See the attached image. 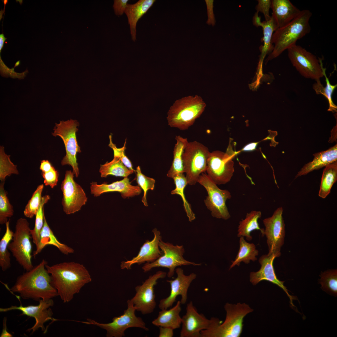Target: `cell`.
Listing matches in <instances>:
<instances>
[{"mask_svg": "<svg viewBox=\"0 0 337 337\" xmlns=\"http://www.w3.org/2000/svg\"><path fill=\"white\" fill-rule=\"evenodd\" d=\"M176 143L173 151V160L171 166L167 174L172 178L175 175L184 173L183 161V155L185 147L188 142V139L180 135L176 136Z\"/></svg>", "mask_w": 337, "mask_h": 337, "instance_id": "29", "label": "cell"}, {"mask_svg": "<svg viewBox=\"0 0 337 337\" xmlns=\"http://www.w3.org/2000/svg\"><path fill=\"white\" fill-rule=\"evenodd\" d=\"M152 231L154 234L153 239L150 241L146 240L136 256L131 260L122 261L120 266L121 269H130L132 265L135 264L140 265L146 262H154L162 255L163 253L159 245L162 240L160 232L156 228Z\"/></svg>", "mask_w": 337, "mask_h": 337, "instance_id": "21", "label": "cell"}, {"mask_svg": "<svg viewBox=\"0 0 337 337\" xmlns=\"http://www.w3.org/2000/svg\"><path fill=\"white\" fill-rule=\"evenodd\" d=\"M207 10L208 19L207 23L209 25L214 26L216 23V20L213 11V0H205Z\"/></svg>", "mask_w": 337, "mask_h": 337, "instance_id": "48", "label": "cell"}, {"mask_svg": "<svg viewBox=\"0 0 337 337\" xmlns=\"http://www.w3.org/2000/svg\"><path fill=\"white\" fill-rule=\"evenodd\" d=\"M197 182L203 186L207 190L208 196L204 200L205 204L214 217L227 220L231 217L226 205V201L231 198L230 193L226 190L220 189L208 177L203 173Z\"/></svg>", "mask_w": 337, "mask_h": 337, "instance_id": "12", "label": "cell"}, {"mask_svg": "<svg viewBox=\"0 0 337 337\" xmlns=\"http://www.w3.org/2000/svg\"><path fill=\"white\" fill-rule=\"evenodd\" d=\"M226 312V319L222 321L213 318V321L207 330L201 332V337H239L241 335L244 317L253 310L248 305L238 303L236 304L227 303L224 305Z\"/></svg>", "mask_w": 337, "mask_h": 337, "instance_id": "4", "label": "cell"}, {"mask_svg": "<svg viewBox=\"0 0 337 337\" xmlns=\"http://www.w3.org/2000/svg\"><path fill=\"white\" fill-rule=\"evenodd\" d=\"M9 224L10 220L5 224V232L0 241V266L3 271L11 266V254L8 245L12 239L14 232L10 229Z\"/></svg>", "mask_w": 337, "mask_h": 337, "instance_id": "33", "label": "cell"}, {"mask_svg": "<svg viewBox=\"0 0 337 337\" xmlns=\"http://www.w3.org/2000/svg\"><path fill=\"white\" fill-rule=\"evenodd\" d=\"M257 145V142H252L245 145L242 149L244 151H252L256 149Z\"/></svg>", "mask_w": 337, "mask_h": 337, "instance_id": "51", "label": "cell"}, {"mask_svg": "<svg viewBox=\"0 0 337 337\" xmlns=\"http://www.w3.org/2000/svg\"><path fill=\"white\" fill-rule=\"evenodd\" d=\"M127 308L123 314L114 317L110 323H101L90 319H87V321L81 322L94 325L104 329L106 331L107 337L124 336L125 330L130 327H138L148 331L149 329L142 319L136 315V310L130 300H127Z\"/></svg>", "mask_w": 337, "mask_h": 337, "instance_id": "9", "label": "cell"}, {"mask_svg": "<svg viewBox=\"0 0 337 337\" xmlns=\"http://www.w3.org/2000/svg\"><path fill=\"white\" fill-rule=\"evenodd\" d=\"M5 182L0 183V224H5L8 218L12 216L14 210L7 197V193L4 188Z\"/></svg>", "mask_w": 337, "mask_h": 337, "instance_id": "38", "label": "cell"}, {"mask_svg": "<svg viewBox=\"0 0 337 337\" xmlns=\"http://www.w3.org/2000/svg\"><path fill=\"white\" fill-rule=\"evenodd\" d=\"M45 186H49L53 188L57 185L59 174L54 167L50 171L45 173L42 172Z\"/></svg>", "mask_w": 337, "mask_h": 337, "instance_id": "45", "label": "cell"}, {"mask_svg": "<svg viewBox=\"0 0 337 337\" xmlns=\"http://www.w3.org/2000/svg\"><path fill=\"white\" fill-rule=\"evenodd\" d=\"M261 27L262 28L263 37L262 41L263 44L261 47L260 63H262L263 59L268 53L272 51L273 46L271 43L272 36L274 32L277 29L274 20L271 16L268 21L262 22Z\"/></svg>", "mask_w": 337, "mask_h": 337, "instance_id": "34", "label": "cell"}, {"mask_svg": "<svg viewBox=\"0 0 337 337\" xmlns=\"http://www.w3.org/2000/svg\"><path fill=\"white\" fill-rule=\"evenodd\" d=\"M74 175L71 170L66 171L61 184L63 194L61 203L63 211L67 215L79 211L87 200L82 188L75 181Z\"/></svg>", "mask_w": 337, "mask_h": 337, "instance_id": "14", "label": "cell"}, {"mask_svg": "<svg viewBox=\"0 0 337 337\" xmlns=\"http://www.w3.org/2000/svg\"><path fill=\"white\" fill-rule=\"evenodd\" d=\"M6 318H4L3 320V330L0 337H12V335L10 333L7 332V331L6 329Z\"/></svg>", "mask_w": 337, "mask_h": 337, "instance_id": "53", "label": "cell"}, {"mask_svg": "<svg viewBox=\"0 0 337 337\" xmlns=\"http://www.w3.org/2000/svg\"><path fill=\"white\" fill-rule=\"evenodd\" d=\"M173 330L171 328L159 327V337H172L173 335Z\"/></svg>", "mask_w": 337, "mask_h": 337, "instance_id": "49", "label": "cell"}, {"mask_svg": "<svg viewBox=\"0 0 337 337\" xmlns=\"http://www.w3.org/2000/svg\"><path fill=\"white\" fill-rule=\"evenodd\" d=\"M159 247L163 253L162 255L155 261L146 263L142 267L144 272L151 270L156 267L167 268L169 271L167 274L169 278L172 277L175 268L182 265L200 266L201 263H196L185 260L183 257L185 250L183 245L174 246L169 242H165L161 240L159 243Z\"/></svg>", "mask_w": 337, "mask_h": 337, "instance_id": "11", "label": "cell"}, {"mask_svg": "<svg viewBox=\"0 0 337 337\" xmlns=\"http://www.w3.org/2000/svg\"><path fill=\"white\" fill-rule=\"evenodd\" d=\"M134 171L127 168L118 157L114 156L112 160L100 165L99 172L102 178H105L109 175L127 177Z\"/></svg>", "mask_w": 337, "mask_h": 337, "instance_id": "31", "label": "cell"}, {"mask_svg": "<svg viewBox=\"0 0 337 337\" xmlns=\"http://www.w3.org/2000/svg\"><path fill=\"white\" fill-rule=\"evenodd\" d=\"M181 303L178 301L173 308L169 310L163 309L159 312L158 317L152 324L156 326L171 328L173 330L179 328L182 323L180 315L181 310Z\"/></svg>", "mask_w": 337, "mask_h": 337, "instance_id": "27", "label": "cell"}, {"mask_svg": "<svg viewBox=\"0 0 337 337\" xmlns=\"http://www.w3.org/2000/svg\"><path fill=\"white\" fill-rule=\"evenodd\" d=\"M261 213L260 211L253 210L247 213L244 219L240 221L238 227L237 236L246 237L249 241L252 239L251 235L252 231L255 230H259L262 235H264V228H261L258 223V219L261 217Z\"/></svg>", "mask_w": 337, "mask_h": 337, "instance_id": "28", "label": "cell"}, {"mask_svg": "<svg viewBox=\"0 0 337 337\" xmlns=\"http://www.w3.org/2000/svg\"><path fill=\"white\" fill-rule=\"evenodd\" d=\"M29 223L23 218L18 219L16 223L12 239L8 248L16 261L26 271L34 266L32 262V247Z\"/></svg>", "mask_w": 337, "mask_h": 337, "instance_id": "6", "label": "cell"}, {"mask_svg": "<svg viewBox=\"0 0 337 337\" xmlns=\"http://www.w3.org/2000/svg\"><path fill=\"white\" fill-rule=\"evenodd\" d=\"M234 156L229 149L225 153L219 150L209 152L206 171L216 184H225L231 180L234 171Z\"/></svg>", "mask_w": 337, "mask_h": 337, "instance_id": "13", "label": "cell"}, {"mask_svg": "<svg viewBox=\"0 0 337 337\" xmlns=\"http://www.w3.org/2000/svg\"><path fill=\"white\" fill-rule=\"evenodd\" d=\"M258 4L256 7V12H261L263 14L265 21H268L271 18L269 14V10L271 8V0H258Z\"/></svg>", "mask_w": 337, "mask_h": 337, "instance_id": "46", "label": "cell"}, {"mask_svg": "<svg viewBox=\"0 0 337 337\" xmlns=\"http://www.w3.org/2000/svg\"><path fill=\"white\" fill-rule=\"evenodd\" d=\"M173 178L175 185V188L171 192L172 194H177L182 198L184 210L188 218L189 221L191 222L195 219V215L193 212L190 204L185 198L184 191L185 187L188 184L186 176L183 173H179L174 176Z\"/></svg>", "mask_w": 337, "mask_h": 337, "instance_id": "35", "label": "cell"}, {"mask_svg": "<svg viewBox=\"0 0 337 337\" xmlns=\"http://www.w3.org/2000/svg\"><path fill=\"white\" fill-rule=\"evenodd\" d=\"M283 209L278 208L272 215L263 220L269 254H274L276 257L281 255V248L284 243L285 235V224L282 217Z\"/></svg>", "mask_w": 337, "mask_h": 337, "instance_id": "15", "label": "cell"}, {"mask_svg": "<svg viewBox=\"0 0 337 337\" xmlns=\"http://www.w3.org/2000/svg\"><path fill=\"white\" fill-rule=\"evenodd\" d=\"M166 272L158 271L135 287L136 293L130 299L136 310L145 315L152 313L156 306L154 287L158 279L165 278Z\"/></svg>", "mask_w": 337, "mask_h": 337, "instance_id": "16", "label": "cell"}, {"mask_svg": "<svg viewBox=\"0 0 337 337\" xmlns=\"http://www.w3.org/2000/svg\"><path fill=\"white\" fill-rule=\"evenodd\" d=\"M46 267L51 283L64 303L71 300L86 284L91 281L90 275L82 265L74 262H63Z\"/></svg>", "mask_w": 337, "mask_h": 337, "instance_id": "1", "label": "cell"}, {"mask_svg": "<svg viewBox=\"0 0 337 337\" xmlns=\"http://www.w3.org/2000/svg\"><path fill=\"white\" fill-rule=\"evenodd\" d=\"M79 125V123L76 120L71 119L60 121L59 123L55 124L53 132L51 133L53 136L60 137L65 145L66 154L61 161V164L70 165L72 168L73 172L76 177L79 174L76 155L78 153L81 152L76 134Z\"/></svg>", "mask_w": 337, "mask_h": 337, "instance_id": "7", "label": "cell"}, {"mask_svg": "<svg viewBox=\"0 0 337 337\" xmlns=\"http://www.w3.org/2000/svg\"><path fill=\"white\" fill-rule=\"evenodd\" d=\"M175 271L177 274L176 278L173 280L167 281L170 285V292L168 297L159 301L158 306L161 310L167 309L171 307L179 295L181 297L180 301L181 304H185L188 298V289L192 281L196 277V275L193 273L187 276L185 275L183 270L180 268H176Z\"/></svg>", "mask_w": 337, "mask_h": 337, "instance_id": "19", "label": "cell"}, {"mask_svg": "<svg viewBox=\"0 0 337 337\" xmlns=\"http://www.w3.org/2000/svg\"><path fill=\"white\" fill-rule=\"evenodd\" d=\"M206 107L203 99L197 95L178 100L168 112V125L181 130L187 129L200 116Z\"/></svg>", "mask_w": 337, "mask_h": 337, "instance_id": "5", "label": "cell"}, {"mask_svg": "<svg viewBox=\"0 0 337 337\" xmlns=\"http://www.w3.org/2000/svg\"><path fill=\"white\" fill-rule=\"evenodd\" d=\"M0 73L1 75L4 77H10L12 78H17L19 79H23L26 76V75L28 72L27 69L26 71L22 73H17L14 71V68L10 69L7 67L4 64L1 59L0 56Z\"/></svg>", "mask_w": 337, "mask_h": 337, "instance_id": "44", "label": "cell"}, {"mask_svg": "<svg viewBox=\"0 0 337 337\" xmlns=\"http://www.w3.org/2000/svg\"><path fill=\"white\" fill-rule=\"evenodd\" d=\"M288 56L293 66L303 77L320 80L324 76L323 63L320 59L305 48L295 45L287 50Z\"/></svg>", "mask_w": 337, "mask_h": 337, "instance_id": "10", "label": "cell"}, {"mask_svg": "<svg viewBox=\"0 0 337 337\" xmlns=\"http://www.w3.org/2000/svg\"><path fill=\"white\" fill-rule=\"evenodd\" d=\"M47 264V261L43 259L31 270L18 276L10 290L19 293L23 299L38 301L41 299L49 300L58 296L46 267Z\"/></svg>", "mask_w": 337, "mask_h": 337, "instance_id": "2", "label": "cell"}, {"mask_svg": "<svg viewBox=\"0 0 337 337\" xmlns=\"http://www.w3.org/2000/svg\"><path fill=\"white\" fill-rule=\"evenodd\" d=\"M240 237L239 251L235 259L232 261L229 270L236 265L239 266L242 262L248 264L250 261H254L257 260L256 256L258 255L259 251L256 249L255 245L253 243L247 242L244 237Z\"/></svg>", "mask_w": 337, "mask_h": 337, "instance_id": "30", "label": "cell"}, {"mask_svg": "<svg viewBox=\"0 0 337 337\" xmlns=\"http://www.w3.org/2000/svg\"><path fill=\"white\" fill-rule=\"evenodd\" d=\"M325 70L326 69L324 68L323 74L325 79L326 86L324 87L321 84L320 80H318L315 81L316 82L313 84V88L317 94L322 95L327 99L329 104L328 110L333 112H336L337 107L333 102L332 96L337 85H333L330 84L326 74Z\"/></svg>", "mask_w": 337, "mask_h": 337, "instance_id": "36", "label": "cell"}, {"mask_svg": "<svg viewBox=\"0 0 337 337\" xmlns=\"http://www.w3.org/2000/svg\"><path fill=\"white\" fill-rule=\"evenodd\" d=\"M90 185L91 193L96 197L105 193L118 192L120 193L123 198H125L139 195L141 192V188L139 186L131 184L128 177L109 184L103 183L98 184L96 182H92Z\"/></svg>", "mask_w": 337, "mask_h": 337, "instance_id": "22", "label": "cell"}, {"mask_svg": "<svg viewBox=\"0 0 337 337\" xmlns=\"http://www.w3.org/2000/svg\"><path fill=\"white\" fill-rule=\"evenodd\" d=\"M128 1V0H114L113 7L115 15L119 16L125 13Z\"/></svg>", "mask_w": 337, "mask_h": 337, "instance_id": "47", "label": "cell"}, {"mask_svg": "<svg viewBox=\"0 0 337 337\" xmlns=\"http://www.w3.org/2000/svg\"><path fill=\"white\" fill-rule=\"evenodd\" d=\"M10 155H7L4 152V148H0V180L5 182L6 178L12 174H18L19 172L17 165H15L11 161Z\"/></svg>", "mask_w": 337, "mask_h": 337, "instance_id": "41", "label": "cell"}, {"mask_svg": "<svg viewBox=\"0 0 337 337\" xmlns=\"http://www.w3.org/2000/svg\"><path fill=\"white\" fill-rule=\"evenodd\" d=\"M276 258V256L274 254L262 255L259 259L261 268L257 271L250 272V281L254 286L263 281H268L277 285L286 293L290 300L291 305L295 307L293 300L296 299L295 297L289 294L288 290L284 285V281L280 280L276 274L273 265Z\"/></svg>", "mask_w": 337, "mask_h": 337, "instance_id": "20", "label": "cell"}, {"mask_svg": "<svg viewBox=\"0 0 337 337\" xmlns=\"http://www.w3.org/2000/svg\"><path fill=\"white\" fill-rule=\"evenodd\" d=\"M20 64V61H18L15 63L14 65V68L16 67H17L19 66Z\"/></svg>", "mask_w": 337, "mask_h": 337, "instance_id": "56", "label": "cell"}, {"mask_svg": "<svg viewBox=\"0 0 337 337\" xmlns=\"http://www.w3.org/2000/svg\"><path fill=\"white\" fill-rule=\"evenodd\" d=\"M48 195L42 196V202L40 207L35 215V226L33 229H31L30 232L33 243L36 247L38 246L40 240V234L44 223V206L50 199Z\"/></svg>", "mask_w": 337, "mask_h": 337, "instance_id": "37", "label": "cell"}, {"mask_svg": "<svg viewBox=\"0 0 337 337\" xmlns=\"http://www.w3.org/2000/svg\"><path fill=\"white\" fill-rule=\"evenodd\" d=\"M253 24L257 27L261 26L262 22L261 17L258 15V13L256 12L253 17Z\"/></svg>", "mask_w": 337, "mask_h": 337, "instance_id": "52", "label": "cell"}, {"mask_svg": "<svg viewBox=\"0 0 337 337\" xmlns=\"http://www.w3.org/2000/svg\"><path fill=\"white\" fill-rule=\"evenodd\" d=\"M210 152L207 147L197 141L188 142L184 149L183 161L188 184L195 185L200 175L206 171Z\"/></svg>", "mask_w": 337, "mask_h": 337, "instance_id": "8", "label": "cell"}, {"mask_svg": "<svg viewBox=\"0 0 337 337\" xmlns=\"http://www.w3.org/2000/svg\"><path fill=\"white\" fill-rule=\"evenodd\" d=\"M48 245L56 247L61 253L66 255L73 253L74 251L72 248L59 241L48 225L45 216L44 225L40 234V242L33 252V256L35 257L45 246Z\"/></svg>", "mask_w": 337, "mask_h": 337, "instance_id": "26", "label": "cell"}, {"mask_svg": "<svg viewBox=\"0 0 337 337\" xmlns=\"http://www.w3.org/2000/svg\"><path fill=\"white\" fill-rule=\"evenodd\" d=\"M271 17L278 28L286 25L300 13L301 11L289 0H271Z\"/></svg>", "mask_w": 337, "mask_h": 337, "instance_id": "23", "label": "cell"}, {"mask_svg": "<svg viewBox=\"0 0 337 337\" xmlns=\"http://www.w3.org/2000/svg\"><path fill=\"white\" fill-rule=\"evenodd\" d=\"M53 167L48 160H43L41 161L39 168L42 172L45 173L50 171Z\"/></svg>", "mask_w": 337, "mask_h": 337, "instance_id": "50", "label": "cell"}, {"mask_svg": "<svg viewBox=\"0 0 337 337\" xmlns=\"http://www.w3.org/2000/svg\"><path fill=\"white\" fill-rule=\"evenodd\" d=\"M2 2H3V3H4V11H5V6L6 5V4L8 3V0H2Z\"/></svg>", "mask_w": 337, "mask_h": 337, "instance_id": "55", "label": "cell"}, {"mask_svg": "<svg viewBox=\"0 0 337 337\" xmlns=\"http://www.w3.org/2000/svg\"><path fill=\"white\" fill-rule=\"evenodd\" d=\"M110 143L108 146L112 149L114 152V156L118 157L121 160L123 164L127 168L135 172L133 168L132 164L131 161L126 156L125 154V150L126 149L125 144L126 139H125L124 146L121 148H117L115 144H114L112 141V137L111 135L109 136Z\"/></svg>", "mask_w": 337, "mask_h": 337, "instance_id": "43", "label": "cell"}, {"mask_svg": "<svg viewBox=\"0 0 337 337\" xmlns=\"http://www.w3.org/2000/svg\"><path fill=\"white\" fill-rule=\"evenodd\" d=\"M313 160L305 164L298 172L295 178L307 174L315 170L323 167L337 160V145L330 147L327 150L313 154Z\"/></svg>", "mask_w": 337, "mask_h": 337, "instance_id": "24", "label": "cell"}, {"mask_svg": "<svg viewBox=\"0 0 337 337\" xmlns=\"http://www.w3.org/2000/svg\"><path fill=\"white\" fill-rule=\"evenodd\" d=\"M319 283L321 288L325 291L336 295L337 294V271L330 270L321 273L320 275Z\"/></svg>", "mask_w": 337, "mask_h": 337, "instance_id": "40", "label": "cell"}, {"mask_svg": "<svg viewBox=\"0 0 337 337\" xmlns=\"http://www.w3.org/2000/svg\"><path fill=\"white\" fill-rule=\"evenodd\" d=\"M312 15L309 10L301 11L292 21L276 30L271 41L273 49L266 58V62L277 57L285 50L296 45L298 40L310 32L309 21Z\"/></svg>", "mask_w": 337, "mask_h": 337, "instance_id": "3", "label": "cell"}, {"mask_svg": "<svg viewBox=\"0 0 337 337\" xmlns=\"http://www.w3.org/2000/svg\"><path fill=\"white\" fill-rule=\"evenodd\" d=\"M324 169L318 195L325 198L329 194L333 184L337 180V161L330 164Z\"/></svg>", "mask_w": 337, "mask_h": 337, "instance_id": "32", "label": "cell"}, {"mask_svg": "<svg viewBox=\"0 0 337 337\" xmlns=\"http://www.w3.org/2000/svg\"><path fill=\"white\" fill-rule=\"evenodd\" d=\"M7 38L4 37V35L3 34H0V52L1 53V50L2 49L4 42L7 39Z\"/></svg>", "mask_w": 337, "mask_h": 337, "instance_id": "54", "label": "cell"}, {"mask_svg": "<svg viewBox=\"0 0 337 337\" xmlns=\"http://www.w3.org/2000/svg\"><path fill=\"white\" fill-rule=\"evenodd\" d=\"M44 187L43 184L38 185L33 193L23 212L24 214L26 217L31 218L35 216L42 202V193Z\"/></svg>", "mask_w": 337, "mask_h": 337, "instance_id": "39", "label": "cell"}, {"mask_svg": "<svg viewBox=\"0 0 337 337\" xmlns=\"http://www.w3.org/2000/svg\"><path fill=\"white\" fill-rule=\"evenodd\" d=\"M39 302V304L37 305L27 306H23L21 303L20 305L18 306L12 305L8 308H0V311L2 312L14 310H20L22 312L21 315H25L32 317L35 320L33 326L27 329V331H32V334L41 328L42 331L45 333L46 331L44 324L49 320H55L52 318L53 313L51 308L54 303L52 299L46 300L41 299Z\"/></svg>", "mask_w": 337, "mask_h": 337, "instance_id": "17", "label": "cell"}, {"mask_svg": "<svg viewBox=\"0 0 337 337\" xmlns=\"http://www.w3.org/2000/svg\"><path fill=\"white\" fill-rule=\"evenodd\" d=\"M155 0H139L133 4H128L125 13L129 25L132 40H136V26L138 20L153 6Z\"/></svg>", "mask_w": 337, "mask_h": 337, "instance_id": "25", "label": "cell"}, {"mask_svg": "<svg viewBox=\"0 0 337 337\" xmlns=\"http://www.w3.org/2000/svg\"><path fill=\"white\" fill-rule=\"evenodd\" d=\"M213 321V317L207 319L199 313L192 301L187 305L186 313L182 318L180 337H201L202 331L208 329Z\"/></svg>", "mask_w": 337, "mask_h": 337, "instance_id": "18", "label": "cell"}, {"mask_svg": "<svg viewBox=\"0 0 337 337\" xmlns=\"http://www.w3.org/2000/svg\"><path fill=\"white\" fill-rule=\"evenodd\" d=\"M135 171L137 183L139 186L144 191V195L142 199V201L145 206H148L146 198V194L149 190L154 189L155 180L154 179L147 177L143 174L141 171L139 166L136 167Z\"/></svg>", "mask_w": 337, "mask_h": 337, "instance_id": "42", "label": "cell"}]
</instances>
